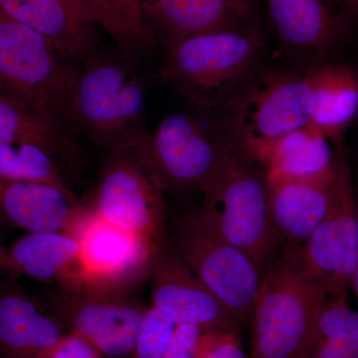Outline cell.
Wrapping results in <instances>:
<instances>
[{
  "label": "cell",
  "instance_id": "12",
  "mask_svg": "<svg viewBox=\"0 0 358 358\" xmlns=\"http://www.w3.org/2000/svg\"><path fill=\"white\" fill-rule=\"evenodd\" d=\"M263 1L280 44L306 66L326 61L348 35L338 0Z\"/></svg>",
  "mask_w": 358,
  "mask_h": 358
},
{
  "label": "cell",
  "instance_id": "34",
  "mask_svg": "<svg viewBox=\"0 0 358 358\" xmlns=\"http://www.w3.org/2000/svg\"><path fill=\"white\" fill-rule=\"evenodd\" d=\"M157 1H159V0H138V2L140 3L141 8H143L145 16V13H147L148 11L150 10V9L152 8V7L154 6ZM145 20H147V18H145Z\"/></svg>",
  "mask_w": 358,
  "mask_h": 358
},
{
  "label": "cell",
  "instance_id": "30",
  "mask_svg": "<svg viewBox=\"0 0 358 358\" xmlns=\"http://www.w3.org/2000/svg\"><path fill=\"white\" fill-rule=\"evenodd\" d=\"M102 353L86 339L70 334L63 336L57 345L42 358H101Z\"/></svg>",
  "mask_w": 358,
  "mask_h": 358
},
{
  "label": "cell",
  "instance_id": "13",
  "mask_svg": "<svg viewBox=\"0 0 358 358\" xmlns=\"http://www.w3.org/2000/svg\"><path fill=\"white\" fill-rule=\"evenodd\" d=\"M152 271V307L176 326L238 333L239 320L185 262L164 259L155 264Z\"/></svg>",
  "mask_w": 358,
  "mask_h": 358
},
{
  "label": "cell",
  "instance_id": "4",
  "mask_svg": "<svg viewBox=\"0 0 358 358\" xmlns=\"http://www.w3.org/2000/svg\"><path fill=\"white\" fill-rule=\"evenodd\" d=\"M76 70L71 121L110 148L143 134L145 87L126 61L90 54Z\"/></svg>",
  "mask_w": 358,
  "mask_h": 358
},
{
  "label": "cell",
  "instance_id": "3",
  "mask_svg": "<svg viewBox=\"0 0 358 358\" xmlns=\"http://www.w3.org/2000/svg\"><path fill=\"white\" fill-rule=\"evenodd\" d=\"M329 298L306 272L301 247H287L264 274L248 358H294Z\"/></svg>",
  "mask_w": 358,
  "mask_h": 358
},
{
  "label": "cell",
  "instance_id": "10",
  "mask_svg": "<svg viewBox=\"0 0 358 358\" xmlns=\"http://www.w3.org/2000/svg\"><path fill=\"white\" fill-rule=\"evenodd\" d=\"M183 261L192 274L238 320L253 315L264 275L241 250L221 234L203 206L179 226Z\"/></svg>",
  "mask_w": 358,
  "mask_h": 358
},
{
  "label": "cell",
  "instance_id": "21",
  "mask_svg": "<svg viewBox=\"0 0 358 358\" xmlns=\"http://www.w3.org/2000/svg\"><path fill=\"white\" fill-rule=\"evenodd\" d=\"M333 145L312 122L275 141L259 162L267 176H322L333 171L338 162Z\"/></svg>",
  "mask_w": 358,
  "mask_h": 358
},
{
  "label": "cell",
  "instance_id": "19",
  "mask_svg": "<svg viewBox=\"0 0 358 358\" xmlns=\"http://www.w3.org/2000/svg\"><path fill=\"white\" fill-rule=\"evenodd\" d=\"M64 334L26 294L0 288V352L6 358H42Z\"/></svg>",
  "mask_w": 358,
  "mask_h": 358
},
{
  "label": "cell",
  "instance_id": "22",
  "mask_svg": "<svg viewBox=\"0 0 358 358\" xmlns=\"http://www.w3.org/2000/svg\"><path fill=\"white\" fill-rule=\"evenodd\" d=\"M7 252L9 270L38 281H63L79 255L80 243L62 232L27 233Z\"/></svg>",
  "mask_w": 358,
  "mask_h": 358
},
{
  "label": "cell",
  "instance_id": "16",
  "mask_svg": "<svg viewBox=\"0 0 358 358\" xmlns=\"http://www.w3.org/2000/svg\"><path fill=\"white\" fill-rule=\"evenodd\" d=\"M85 210L69 188L0 179V219L27 233L70 236Z\"/></svg>",
  "mask_w": 358,
  "mask_h": 358
},
{
  "label": "cell",
  "instance_id": "20",
  "mask_svg": "<svg viewBox=\"0 0 358 358\" xmlns=\"http://www.w3.org/2000/svg\"><path fill=\"white\" fill-rule=\"evenodd\" d=\"M308 67L317 100L313 122L341 152L346 131L358 115V71L327 61Z\"/></svg>",
  "mask_w": 358,
  "mask_h": 358
},
{
  "label": "cell",
  "instance_id": "7",
  "mask_svg": "<svg viewBox=\"0 0 358 358\" xmlns=\"http://www.w3.org/2000/svg\"><path fill=\"white\" fill-rule=\"evenodd\" d=\"M92 209L115 227L157 244L164 215V188L141 134L110 148Z\"/></svg>",
  "mask_w": 358,
  "mask_h": 358
},
{
  "label": "cell",
  "instance_id": "2",
  "mask_svg": "<svg viewBox=\"0 0 358 358\" xmlns=\"http://www.w3.org/2000/svg\"><path fill=\"white\" fill-rule=\"evenodd\" d=\"M315 106L308 66L263 65L217 115L238 152L259 162L275 141L312 124Z\"/></svg>",
  "mask_w": 358,
  "mask_h": 358
},
{
  "label": "cell",
  "instance_id": "27",
  "mask_svg": "<svg viewBox=\"0 0 358 358\" xmlns=\"http://www.w3.org/2000/svg\"><path fill=\"white\" fill-rule=\"evenodd\" d=\"M176 324L154 307L145 313L131 357L164 358Z\"/></svg>",
  "mask_w": 358,
  "mask_h": 358
},
{
  "label": "cell",
  "instance_id": "26",
  "mask_svg": "<svg viewBox=\"0 0 358 358\" xmlns=\"http://www.w3.org/2000/svg\"><path fill=\"white\" fill-rule=\"evenodd\" d=\"M56 155L50 148L34 141L0 143V179L68 188L56 164Z\"/></svg>",
  "mask_w": 358,
  "mask_h": 358
},
{
  "label": "cell",
  "instance_id": "1",
  "mask_svg": "<svg viewBox=\"0 0 358 358\" xmlns=\"http://www.w3.org/2000/svg\"><path fill=\"white\" fill-rule=\"evenodd\" d=\"M265 38L255 20L194 35L166 47L162 80L217 115L263 66Z\"/></svg>",
  "mask_w": 358,
  "mask_h": 358
},
{
  "label": "cell",
  "instance_id": "25",
  "mask_svg": "<svg viewBox=\"0 0 358 358\" xmlns=\"http://www.w3.org/2000/svg\"><path fill=\"white\" fill-rule=\"evenodd\" d=\"M64 127L31 106L0 94V143L34 141L58 154L68 145Z\"/></svg>",
  "mask_w": 358,
  "mask_h": 358
},
{
  "label": "cell",
  "instance_id": "31",
  "mask_svg": "<svg viewBox=\"0 0 358 358\" xmlns=\"http://www.w3.org/2000/svg\"><path fill=\"white\" fill-rule=\"evenodd\" d=\"M9 270L8 252L0 241V271Z\"/></svg>",
  "mask_w": 358,
  "mask_h": 358
},
{
  "label": "cell",
  "instance_id": "14",
  "mask_svg": "<svg viewBox=\"0 0 358 358\" xmlns=\"http://www.w3.org/2000/svg\"><path fill=\"white\" fill-rule=\"evenodd\" d=\"M341 159L322 176H266L271 221L288 247H303L326 216Z\"/></svg>",
  "mask_w": 358,
  "mask_h": 358
},
{
  "label": "cell",
  "instance_id": "18",
  "mask_svg": "<svg viewBox=\"0 0 358 358\" xmlns=\"http://www.w3.org/2000/svg\"><path fill=\"white\" fill-rule=\"evenodd\" d=\"M0 13L46 37L64 58L93 50V23L75 0H0Z\"/></svg>",
  "mask_w": 358,
  "mask_h": 358
},
{
  "label": "cell",
  "instance_id": "17",
  "mask_svg": "<svg viewBox=\"0 0 358 358\" xmlns=\"http://www.w3.org/2000/svg\"><path fill=\"white\" fill-rule=\"evenodd\" d=\"M164 46L226 26L255 20L254 0H159L145 13Z\"/></svg>",
  "mask_w": 358,
  "mask_h": 358
},
{
  "label": "cell",
  "instance_id": "9",
  "mask_svg": "<svg viewBox=\"0 0 358 358\" xmlns=\"http://www.w3.org/2000/svg\"><path fill=\"white\" fill-rule=\"evenodd\" d=\"M80 252L63 280L83 294H117L155 265L157 245L115 227L87 208L70 234Z\"/></svg>",
  "mask_w": 358,
  "mask_h": 358
},
{
  "label": "cell",
  "instance_id": "5",
  "mask_svg": "<svg viewBox=\"0 0 358 358\" xmlns=\"http://www.w3.org/2000/svg\"><path fill=\"white\" fill-rule=\"evenodd\" d=\"M41 33L0 13V88L64 124L76 70Z\"/></svg>",
  "mask_w": 358,
  "mask_h": 358
},
{
  "label": "cell",
  "instance_id": "15",
  "mask_svg": "<svg viewBox=\"0 0 358 358\" xmlns=\"http://www.w3.org/2000/svg\"><path fill=\"white\" fill-rule=\"evenodd\" d=\"M68 315L71 333L95 346L103 355H133L148 308L117 294H83Z\"/></svg>",
  "mask_w": 358,
  "mask_h": 358
},
{
  "label": "cell",
  "instance_id": "29",
  "mask_svg": "<svg viewBox=\"0 0 358 358\" xmlns=\"http://www.w3.org/2000/svg\"><path fill=\"white\" fill-rule=\"evenodd\" d=\"M204 329L195 326H176L164 358H197Z\"/></svg>",
  "mask_w": 358,
  "mask_h": 358
},
{
  "label": "cell",
  "instance_id": "35",
  "mask_svg": "<svg viewBox=\"0 0 358 358\" xmlns=\"http://www.w3.org/2000/svg\"><path fill=\"white\" fill-rule=\"evenodd\" d=\"M0 94H2V93H1V88H0Z\"/></svg>",
  "mask_w": 358,
  "mask_h": 358
},
{
  "label": "cell",
  "instance_id": "28",
  "mask_svg": "<svg viewBox=\"0 0 358 358\" xmlns=\"http://www.w3.org/2000/svg\"><path fill=\"white\" fill-rule=\"evenodd\" d=\"M197 358H248L238 333L205 331Z\"/></svg>",
  "mask_w": 358,
  "mask_h": 358
},
{
  "label": "cell",
  "instance_id": "24",
  "mask_svg": "<svg viewBox=\"0 0 358 358\" xmlns=\"http://www.w3.org/2000/svg\"><path fill=\"white\" fill-rule=\"evenodd\" d=\"M93 24L109 33L126 55L136 56L155 44V37L138 0H75Z\"/></svg>",
  "mask_w": 358,
  "mask_h": 358
},
{
  "label": "cell",
  "instance_id": "23",
  "mask_svg": "<svg viewBox=\"0 0 358 358\" xmlns=\"http://www.w3.org/2000/svg\"><path fill=\"white\" fill-rule=\"evenodd\" d=\"M294 358H358V313L346 294L322 306Z\"/></svg>",
  "mask_w": 358,
  "mask_h": 358
},
{
  "label": "cell",
  "instance_id": "6",
  "mask_svg": "<svg viewBox=\"0 0 358 358\" xmlns=\"http://www.w3.org/2000/svg\"><path fill=\"white\" fill-rule=\"evenodd\" d=\"M147 148L164 190L202 192L239 152L218 117L187 114L164 117L147 134Z\"/></svg>",
  "mask_w": 358,
  "mask_h": 358
},
{
  "label": "cell",
  "instance_id": "32",
  "mask_svg": "<svg viewBox=\"0 0 358 358\" xmlns=\"http://www.w3.org/2000/svg\"><path fill=\"white\" fill-rule=\"evenodd\" d=\"M355 195H357V204L358 210V180L357 187H355ZM350 287H352L353 291H355V296H357L358 300V260L357 267H355V274L352 275V284H350Z\"/></svg>",
  "mask_w": 358,
  "mask_h": 358
},
{
  "label": "cell",
  "instance_id": "8",
  "mask_svg": "<svg viewBox=\"0 0 358 358\" xmlns=\"http://www.w3.org/2000/svg\"><path fill=\"white\" fill-rule=\"evenodd\" d=\"M203 193L202 206L221 234L248 256L264 275L279 236L268 214L262 164L238 152Z\"/></svg>",
  "mask_w": 358,
  "mask_h": 358
},
{
  "label": "cell",
  "instance_id": "11",
  "mask_svg": "<svg viewBox=\"0 0 358 358\" xmlns=\"http://www.w3.org/2000/svg\"><path fill=\"white\" fill-rule=\"evenodd\" d=\"M301 251L313 281L331 296L346 294L358 260V210L355 185L343 159L329 210Z\"/></svg>",
  "mask_w": 358,
  "mask_h": 358
},
{
  "label": "cell",
  "instance_id": "33",
  "mask_svg": "<svg viewBox=\"0 0 358 358\" xmlns=\"http://www.w3.org/2000/svg\"><path fill=\"white\" fill-rule=\"evenodd\" d=\"M338 1L345 10L358 13V0H338Z\"/></svg>",
  "mask_w": 358,
  "mask_h": 358
}]
</instances>
